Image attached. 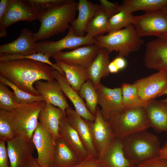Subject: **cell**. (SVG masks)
Segmentation results:
<instances>
[{"instance_id": "52a82bcc", "label": "cell", "mask_w": 167, "mask_h": 167, "mask_svg": "<svg viewBox=\"0 0 167 167\" xmlns=\"http://www.w3.org/2000/svg\"><path fill=\"white\" fill-rule=\"evenodd\" d=\"M66 35L56 41H45L36 42L37 53H41L52 57L54 54L64 49H75L84 45L95 44L94 38L86 36H78L71 25Z\"/></svg>"}, {"instance_id": "7bdbcfd3", "label": "cell", "mask_w": 167, "mask_h": 167, "mask_svg": "<svg viewBox=\"0 0 167 167\" xmlns=\"http://www.w3.org/2000/svg\"><path fill=\"white\" fill-rule=\"evenodd\" d=\"M72 167H103L97 157L89 156Z\"/></svg>"}, {"instance_id": "c3c4849f", "label": "cell", "mask_w": 167, "mask_h": 167, "mask_svg": "<svg viewBox=\"0 0 167 167\" xmlns=\"http://www.w3.org/2000/svg\"><path fill=\"white\" fill-rule=\"evenodd\" d=\"M162 10L167 15V5L164 6Z\"/></svg>"}, {"instance_id": "d6a6232c", "label": "cell", "mask_w": 167, "mask_h": 167, "mask_svg": "<svg viewBox=\"0 0 167 167\" xmlns=\"http://www.w3.org/2000/svg\"><path fill=\"white\" fill-rule=\"evenodd\" d=\"M122 101L125 109L139 106H145L146 103L140 98L136 86L133 84L123 83L122 84Z\"/></svg>"}, {"instance_id": "603a6c76", "label": "cell", "mask_w": 167, "mask_h": 167, "mask_svg": "<svg viewBox=\"0 0 167 167\" xmlns=\"http://www.w3.org/2000/svg\"><path fill=\"white\" fill-rule=\"evenodd\" d=\"M60 137L77 154L80 161L89 156L76 131L68 122L64 113L60 120L58 131Z\"/></svg>"}, {"instance_id": "83f0119b", "label": "cell", "mask_w": 167, "mask_h": 167, "mask_svg": "<svg viewBox=\"0 0 167 167\" xmlns=\"http://www.w3.org/2000/svg\"><path fill=\"white\" fill-rule=\"evenodd\" d=\"M80 161L76 152L60 137L55 140L54 161L52 167H72Z\"/></svg>"}, {"instance_id": "f6af8a7d", "label": "cell", "mask_w": 167, "mask_h": 167, "mask_svg": "<svg viewBox=\"0 0 167 167\" xmlns=\"http://www.w3.org/2000/svg\"><path fill=\"white\" fill-rule=\"evenodd\" d=\"M20 167H42L38 164L36 158L32 157Z\"/></svg>"}, {"instance_id": "e0dca14e", "label": "cell", "mask_w": 167, "mask_h": 167, "mask_svg": "<svg viewBox=\"0 0 167 167\" xmlns=\"http://www.w3.org/2000/svg\"><path fill=\"white\" fill-rule=\"evenodd\" d=\"M33 34L28 29H23L16 39L0 45V54L25 55L37 53Z\"/></svg>"}, {"instance_id": "e575fe53", "label": "cell", "mask_w": 167, "mask_h": 167, "mask_svg": "<svg viewBox=\"0 0 167 167\" xmlns=\"http://www.w3.org/2000/svg\"><path fill=\"white\" fill-rule=\"evenodd\" d=\"M50 58L47 54L41 53L25 55L0 54V62L24 59L35 60L49 64L55 70L65 75L62 70L56 63L54 64L50 61Z\"/></svg>"}, {"instance_id": "7a4b0ae2", "label": "cell", "mask_w": 167, "mask_h": 167, "mask_svg": "<svg viewBox=\"0 0 167 167\" xmlns=\"http://www.w3.org/2000/svg\"><path fill=\"white\" fill-rule=\"evenodd\" d=\"M78 2L69 0L45 12L38 18L41 23L38 31L33 34L35 42L63 32L70 27L75 19Z\"/></svg>"}, {"instance_id": "277c9868", "label": "cell", "mask_w": 167, "mask_h": 167, "mask_svg": "<svg viewBox=\"0 0 167 167\" xmlns=\"http://www.w3.org/2000/svg\"><path fill=\"white\" fill-rule=\"evenodd\" d=\"M94 38L95 44L100 49H106L109 54L114 51L118 52V56L123 57H127L131 53L138 51L144 43L133 24Z\"/></svg>"}, {"instance_id": "7dc6e473", "label": "cell", "mask_w": 167, "mask_h": 167, "mask_svg": "<svg viewBox=\"0 0 167 167\" xmlns=\"http://www.w3.org/2000/svg\"><path fill=\"white\" fill-rule=\"evenodd\" d=\"M165 95H166L167 96V88L161 94V96ZM161 101L167 103V96L166 98Z\"/></svg>"}, {"instance_id": "9a60e30c", "label": "cell", "mask_w": 167, "mask_h": 167, "mask_svg": "<svg viewBox=\"0 0 167 167\" xmlns=\"http://www.w3.org/2000/svg\"><path fill=\"white\" fill-rule=\"evenodd\" d=\"M100 49L96 44L86 45L71 51L58 52L52 57L54 60L79 66L86 69L96 56Z\"/></svg>"}, {"instance_id": "ab89813d", "label": "cell", "mask_w": 167, "mask_h": 167, "mask_svg": "<svg viewBox=\"0 0 167 167\" xmlns=\"http://www.w3.org/2000/svg\"><path fill=\"white\" fill-rule=\"evenodd\" d=\"M135 167H167V160L157 156L147 160Z\"/></svg>"}, {"instance_id": "5bb4252c", "label": "cell", "mask_w": 167, "mask_h": 167, "mask_svg": "<svg viewBox=\"0 0 167 167\" xmlns=\"http://www.w3.org/2000/svg\"><path fill=\"white\" fill-rule=\"evenodd\" d=\"M139 95L144 102L161 96L167 88V73L158 71L149 76L135 81Z\"/></svg>"}, {"instance_id": "8fae6325", "label": "cell", "mask_w": 167, "mask_h": 167, "mask_svg": "<svg viewBox=\"0 0 167 167\" xmlns=\"http://www.w3.org/2000/svg\"><path fill=\"white\" fill-rule=\"evenodd\" d=\"M38 19L35 11L25 0H9L6 13L0 22V37H6L7 28L15 23L22 21L32 22Z\"/></svg>"}, {"instance_id": "3957f363", "label": "cell", "mask_w": 167, "mask_h": 167, "mask_svg": "<svg viewBox=\"0 0 167 167\" xmlns=\"http://www.w3.org/2000/svg\"><path fill=\"white\" fill-rule=\"evenodd\" d=\"M126 157L136 165L159 156L161 148L158 137L146 130L131 134L122 139Z\"/></svg>"}, {"instance_id": "4dcf8cb0", "label": "cell", "mask_w": 167, "mask_h": 167, "mask_svg": "<svg viewBox=\"0 0 167 167\" xmlns=\"http://www.w3.org/2000/svg\"><path fill=\"white\" fill-rule=\"evenodd\" d=\"M78 93L85 99L86 106L88 111L94 116L96 114L98 98L96 89L92 81L88 80L82 86Z\"/></svg>"}, {"instance_id": "ba28073f", "label": "cell", "mask_w": 167, "mask_h": 167, "mask_svg": "<svg viewBox=\"0 0 167 167\" xmlns=\"http://www.w3.org/2000/svg\"><path fill=\"white\" fill-rule=\"evenodd\" d=\"M133 25L141 37L157 36L167 33V15L162 10L145 12L134 16Z\"/></svg>"}, {"instance_id": "d590c367", "label": "cell", "mask_w": 167, "mask_h": 167, "mask_svg": "<svg viewBox=\"0 0 167 167\" xmlns=\"http://www.w3.org/2000/svg\"><path fill=\"white\" fill-rule=\"evenodd\" d=\"M17 135L10 120L9 112L0 109V139L7 142Z\"/></svg>"}, {"instance_id": "484cf974", "label": "cell", "mask_w": 167, "mask_h": 167, "mask_svg": "<svg viewBox=\"0 0 167 167\" xmlns=\"http://www.w3.org/2000/svg\"><path fill=\"white\" fill-rule=\"evenodd\" d=\"M64 113L60 108L46 103L40 113L39 122L55 139L60 137L58 131L60 120Z\"/></svg>"}, {"instance_id": "4fadbf2b", "label": "cell", "mask_w": 167, "mask_h": 167, "mask_svg": "<svg viewBox=\"0 0 167 167\" xmlns=\"http://www.w3.org/2000/svg\"><path fill=\"white\" fill-rule=\"evenodd\" d=\"M144 63L148 68L167 73V36L160 35L147 43Z\"/></svg>"}, {"instance_id": "8992f818", "label": "cell", "mask_w": 167, "mask_h": 167, "mask_svg": "<svg viewBox=\"0 0 167 167\" xmlns=\"http://www.w3.org/2000/svg\"><path fill=\"white\" fill-rule=\"evenodd\" d=\"M46 104L45 101L18 104L14 109L8 111L10 120L17 135L32 141L40 113Z\"/></svg>"}, {"instance_id": "ffe728a7", "label": "cell", "mask_w": 167, "mask_h": 167, "mask_svg": "<svg viewBox=\"0 0 167 167\" xmlns=\"http://www.w3.org/2000/svg\"><path fill=\"white\" fill-rule=\"evenodd\" d=\"M54 74L55 79L58 82L63 94L71 101L77 113L83 118L94 121L95 116L88 109L83 99L78 92L73 88L65 76L56 70H54Z\"/></svg>"}, {"instance_id": "d6986e66", "label": "cell", "mask_w": 167, "mask_h": 167, "mask_svg": "<svg viewBox=\"0 0 167 167\" xmlns=\"http://www.w3.org/2000/svg\"><path fill=\"white\" fill-rule=\"evenodd\" d=\"M34 87L38 93L43 97L46 104L58 107L64 112L70 107L56 80L54 82L39 80L35 82Z\"/></svg>"}, {"instance_id": "f35d334b", "label": "cell", "mask_w": 167, "mask_h": 167, "mask_svg": "<svg viewBox=\"0 0 167 167\" xmlns=\"http://www.w3.org/2000/svg\"><path fill=\"white\" fill-rule=\"evenodd\" d=\"M99 2L101 10L109 19L121 10V5L117 2H113L107 0H100Z\"/></svg>"}, {"instance_id": "cb8c5ba5", "label": "cell", "mask_w": 167, "mask_h": 167, "mask_svg": "<svg viewBox=\"0 0 167 167\" xmlns=\"http://www.w3.org/2000/svg\"><path fill=\"white\" fill-rule=\"evenodd\" d=\"M109 54L106 49L101 48L96 56L86 69L89 80L96 89L101 84V79L108 76L110 73L108 68L110 62Z\"/></svg>"}, {"instance_id": "44dd1931", "label": "cell", "mask_w": 167, "mask_h": 167, "mask_svg": "<svg viewBox=\"0 0 167 167\" xmlns=\"http://www.w3.org/2000/svg\"><path fill=\"white\" fill-rule=\"evenodd\" d=\"M150 127L159 133L167 135V103L155 99L148 101L145 106Z\"/></svg>"}, {"instance_id": "ee69618b", "label": "cell", "mask_w": 167, "mask_h": 167, "mask_svg": "<svg viewBox=\"0 0 167 167\" xmlns=\"http://www.w3.org/2000/svg\"><path fill=\"white\" fill-rule=\"evenodd\" d=\"M9 0H1L0 1V22L2 21L7 10Z\"/></svg>"}, {"instance_id": "9c48e42d", "label": "cell", "mask_w": 167, "mask_h": 167, "mask_svg": "<svg viewBox=\"0 0 167 167\" xmlns=\"http://www.w3.org/2000/svg\"><path fill=\"white\" fill-rule=\"evenodd\" d=\"M94 121L87 120L92 143L97 156L106 152L116 137L109 123L103 118L97 106Z\"/></svg>"}, {"instance_id": "d4e9b609", "label": "cell", "mask_w": 167, "mask_h": 167, "mask_svg": "<svg viewBox=\"0 0 167 167\" xmlns=\"http://www.w3.org/2000/svg\"><path fill=\"white\" fill-rule=\"evenodd\" d=\"M100 9V5L93 3L87 0H79L77 6L78 15L71 23L76 35L80 36H85L87 24Z\"/></svg>"}, {"instance_id": "b9f144b4", "label": "cell", "mask_w": 167, "mask_h": 167, "mask_svg": "<svg viewBox=\"0 0 167 167\" xmlns=\"http://www.w3.org/2000/svg\"><path fill=\"white\" fill-rule=\"evenodd\" d=\"M6 142L0 139V167H10Z\"/></svg>"}, {"instance_id": "ac0fdd59", "label": "cell", "mask_w": 167, "mask_h": 167, "mask_svg": "<svg viewBox=\"0 0 167 167\" xmlns=\"http://www.w3.org/2000/svg\"><path fill=\"white\" fill-rule=\"evenodd\" d=\"M65 113L68 122L77 132L89 155L97 157L87 120L83 118L75 110L70 106L66 109Z\"/></svg>"}, {"instance_id": "6da1fadb", "label": "cell", "mask_w": 167, "mask_h": 167, "mask_svg": "<svg viewBox=\"0 0 167 167\" xmlns=\"http://www.w3.org/2000/svg\"><path fill=\"white\" fill-rule=\"evenodd\" d=\"M55 70L49 64L37 61L20 59L0 62V76L21 90L35 96L40 95L34 87L36 81L54 82Z\"/></svg>"}, {"instance_id": "2e32d148", "label": "cell", "mask_w": 167, "mask_h": 167, "mask_svg": "<svg viewBox=\"0 0 167 167\" xmlns=\"http://www.w3.org/2000/svg\"><path fill=\"white\" fill-rule=\"evenodd\" d=\"M6 142L10 167H20L33 157L35 147L32 141L18 135Z\"/></svg>"}, {"instance_id": "60d3db41", "label": "cell", "mask_w": 167, "mask_h": 167, "mask_svg": "<svg viewBox=\"0 0 167 167\" xmlns=\"http://www.w3.org/2000/svg\"><path fill=\"white\" fill-rule=\"evenodd\" d=\"M127 62L123 57L118 56L111 62H110L108 68L109 73H116L119 71L124 69Z\"/></svg>"}, {"instance_id": "f1b7e54d", "label": "cell", "mask_w": 167, "mask_h": 167, "mask_svg": "<svg viewBox=\"0 0 167 167\" xmlns=\"http://www.w3.org/2000/svg\"><path fill=\"white\" fill-rule=\"evenodd\" d=\"M121 5L132 14L139 10L148 12L162 10L167 0H125Z\"/></svg>"}, {"instance_id": "5b68a950", "label": "cell", "mask_w": 167, "mask_h": 167, "mask_svg": "<svg viewBox=\"0 0 167 167\" xmlns=\"http://www.w3.org/2000/svg\"><path fill=\"white\" fill-rule=\"evenodd\" d=\"M108 122L116 138L122 139L133 133L145 131L150 127L144 106L125 109L112 116Z\"/></svg>"}, {"instance_id": "74e56055", "label": "cell", "mask_w": 167, "mask_h": 167, "mask_svg": "<svg viewBox=\"0 0 167 167\" xmlns=\"http://www.w3.org/2000/svg\"><path fill=\"white\" fill-rule=\"evenodd\" d=\"M69 0H25L33 9L38 18L43 13L56 6L67 2Z\"/></svg>"}, {"instance_id": "681fc988", "label": "cell", "mask_w": 167, "mask_h": 167, "mask_svg": "<svg viewBox=\"0 0 167 167\" xmlns=\"http://www.w3.org/2000/svg\"><path fill=\"white\" fill-rule=\"evenodd\" d=\"M164 35H165L167 36V33L165 34H164Z\"/></svg>"}, {"instance_id": "4316f807", "label": "cell", "mask_w": 167, "mask_h": 167, "mask_svg": "<svg viewBox=\"0 0 167 167\" xmlns=\"http://www.w3.org/2000/svg\"><path fill=\"white\" fill-rule=\"evenodd\" d=\"M54 60L55 63L64 73L72 87L78 92L82 85L89 80L86 69L79 66Z\"/></svg>"}, {"instance_id": "7c38bea8", "label": "cell", "mask_w": 167, "mask_h": 167, "mask_svg": "<svg viewBox=\"0 0 167 167\" xmlns=\"http://www.w3.org/2000/svg\"><path fill=\"white\" fill-rule=\"evenodd\" d=\"M96 89L101 113L103 119L108 122L112 116L125 109L122 88H111L101 84Z\"/></svg>"}, {"instance_id": "8d00e7d4", "label": "cell", "mask_w": 167, "mask_h": 167, "mask_svg": "<svg viewBox=\"0 0 167 167\" xmlns=\"http://www.w3.org/2000/svg\"><path fill=\"white\" fill-rule=\"evenodd\" d=\"M15 95L7 86L0 82V109L9 112L14 109L18 104L15 101Z\"/></svg>"}, {"instance_id": "7402d4cb", "label": "cell", "mask_w": 167, "mask_h": 167, "mask_svg": "<svg viewBox=\"0 0 167 167\" xmlns=\"http://www.w3.org/2000/svg\"><path fill=\"white\" fill-rule=\"evenodd\" d=\"M97 158L103 167H135L125 155L122 140L116 138L109 148Z\"/></svg>"}, {"instance_id": "f546056e", "label": "cell", "mask_w": 167, "mask_h": 167, "mask_svg": "<svg viewBox=\"0 0 167 167\" xmlns=\"http://www.w3.org/2000/svg\"><path fill=\"white\" fill-rule=\"evenodd\" d=\"M109 24V19L101 8L87 24L86 35L94 38L108 32Z\"/></svg>"}, {"instance_id": "bcb514c9", "label": "cell", "mask_w": 167, "mask_h": 167, "mask_svg": "<svg viewBox=\"0 0 167 167\" xmlns=\"http://www.w3.org/2000/svg\"><path fill=\"white\" fill-rule=\"evenodd\" d=\"M159 156L167 160V142L161 147Z\"/></svg>"}, {"instance_id": "1f68e13d", "label": "cell", "mask_w": 167, "mask_h": 167, "mask_svg": "<svg viewBox=\"0 0 167 167\" xmlns=\"http://www.w3.org/2000/svg\"><path fill=\"white\" fill-rule=\"evenodd\" d=\"M134 16L121 5V10L117 14L109 19L108 33L121 30L133 24Z\"/></svg>"}, {"instance_id": "836d02e7", "label": "cell", "mask_w": 167, "mask_h": 167, "mask_svg": "<svg viewBox=\"0 0 167 167\" xmlns=\"http://www.w3.org/2000/svg\"><path fill=\"white\" fill-rule=\"evenodd\" d=\"M0 82L12 89L15 95V100L18 104H29L37 101H45L44 99L41 95L35 96L25 92L0 76Z\"/></svg>"}, {"instance_id": "30bf717a", "label": "cell", "mask_w": 167, "mask_h": 167, "mask_svg": "<svg viewBox=\"0 0 167 167\" xmlns=\"http://www.w3.org/2000/svg\"><path fill=\"white\" fill-rule=\"evenodd\" d=\"M56 139L39 122L32 141L37 152V161L42 167H52Z\"/></svg>"}]
</instances>
